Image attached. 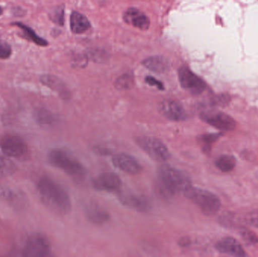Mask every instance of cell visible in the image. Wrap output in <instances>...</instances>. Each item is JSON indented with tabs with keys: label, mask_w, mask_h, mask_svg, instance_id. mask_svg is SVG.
Masks as SVG:
<instances>
[{
	"label": "cell",
	"mask_w": 258,
	"mask_h": 257,
	"mask_svg": "<svg viewBox=\"0 0 258 257\" xmlns=\"http://www.w3.org/2000/svg\"><path fill=\"white\" fill-rule=\"evenodd\" d=\"M218 138V135L216 134H211V135L203 136L201 137V141L203 142V144H205V146H210L216 139Z\"/></svg>",
	"instance_id": "83f0119b"
},
{
	"label": "cell",
	"mask_w": 258,
	"mask_h": 257,
	"mask_svg": "<svg viewBox=\"0 0 258 257\" xmlns=\"http://www.w3.org/2000/svg\"><path fill=\"white\" fill-rule=\"evenodd\" d=\"M236 165V160L232 155H222L215 161V166L222 172H232Z\"/></svg>",
	"instance_id": "7402d4cb"
},
{
	"label": "cell",
	"mask_w": 258,
	"mask_h": 257,
	"mask_svg": "<svg viewBox=\"0 0 258 257\" xmlns=\"http://www.w3.org/2000/svg\"><path fill=\"white\" fill-rule=\"evenodd\" d=\"M215 248L223 254L233 257H250L242 244L233 237H224L215 244Z\"/></svg>",
	"instance_id": "8fae6325"
},
{
	"label": "cell",
	"mask_w": 258,
	"mask_h": 257,
	"mask_svg": "<svg viewBox=\"0 0 258 257\" xmlns=\"http://www.w3.org/2000/svg\"><path fill=\"white\" fill-rule=\"evenodd\" d=\"M3 9H2L1 6H0V15H3Z\"/></svg>",
	"instance_id": "f546056e"
},
{
	"label": "cell",
	"mask_w": 258,
	"mask_h": 257,
	"mask_svg": "<svg viewBox=\"0 0 258 257\" xmlns=\"http://www.w3.org/2000/svg\"><path fill=\"white\" fill-rule=\"evenodd\" d=\"M183 194L185 197L194 202L205 215H215L221 208V202L219 198L209 190L191 186Z\"/></svg>",
	"instance_id": "277c9868"
},
{
	"label": "cell",
	"mask_w": 258,
	"mask_h": 257,
	"mask_svg": "<svg viewBox=\"0 0 258 257\" xmlns=\"http://www.w3.org/2000/svg\"><path fill=\"white\" fill-rule=\"evenodd\" d=\"M6 41L3 40V39H2L1 35H0V48H1V47L3 46V45L6 43Z\"/></svg>",
	"instance_id": "f1b7e54d"
},
{
	"label": "cell",
	"mask_w": 258,
	"mask_h": 257,
	"mask_svg": "<svg viewBox=\"0 0 258 257\" xmlns=\"http://www.w3.org/2000/svg\"><path fill=\"white\" fill-rule=\"evenodd\" d=\"M22 257H57L52 251L51 241L46 235L34 233L26 241Z\"/></svg>",
	"instance_id": "5b68a950"
},
{
	"label": "cell",
	"mask_w": 258,
	"mask_h": 257,
	"mask_svg": "<svg viewBox=\"0 0 258 257\" xmlns=\"http://www.w3.org/2000/svg\"><path fill=\"white\" fill-rule=\"evenodd\" d=\"M241 236H242V240L245 241L246 244L253 245V244H257L258 242V238L257 235L251 232V230L248 229H242L240 232Z\"/></svg>",
	"instance_id": "cb8c5ba5"
},
{
	"label": "cell",
	"mask_w": 258,
	"mask_h": 257,
	"mask_svg": "<svg viewBox=\"0 0 258 257\" xmlns=\"http://www.w3.org/2000/svg\"><path fill=\"white\" fill-rule=\"evenodd\" d=\"M86 218L94 224H103L110 220V216L104 208L96 205H92L86 208Z\"/></svg>",
	"instance_id": "2e32d148"
},
{
	"label": "cell",
	"mask_w": 258,
	"mask_h": 257,
	"mask_svg": "<svg viewBox=\"0 0 258 257\" xmlns=\"http://www.w3.org/2000/svg\"><path fill=\"white\" fill-rule=\"evenodd\" d=\"M245 220L248 224L258 229V210H254L248 213L245 216Z\"/></svg>",
	"instance_id": "484cf974"
},
{
	"label": "cell",
	"mask_w": 258,
	"mask_h": 257,
	"mask_svg": "<svg viewBox=\"0 0 258 257\" xmlns=\"http://www.w3.org/2000/svg\"><path fill=\"white\" fill-rule=\"evenodd\" d=\"M90 27L89 19L83 14L74 12L71 16V29L73 33L81 34L87 31Z\"/></svg>",
	"instance_id": "ac0fdd59"
},
{
	"label": "cell",
	"mask_w": 258,
	"mask_h": 257,
	"mask_svg": "<svg viewBox=\"0 0 258 257\" xmlns=\"http://www.w3.org/2000/svg\"><path fill=\"white\" fill-rule=\"evenodd\" d=\"M12 25L19 27L22 30L23 33H24V38H26L27 40L33 42V43L39 45V46L44 47L48 45V42L43 38L40 37L31 27L20 22L13 23Z\"/></svg>",
	"instance_id": "ffe728a7"
},
{
	"label": "cell",
	"mask_w": 258,
	"mask_h": 257,
	"mask_svg": "<svg viewBox=\"0 0 258 257\" xmlns=\"http://www.w3.org/2000/svg\"><path fill=\"white\" fill-rule=\"evenodd\" d=\"M112 161L116 168L129 175H138L142 169L138 161L128 154H116Z\"/></svg>",
	"instance_id": "5bb4252c"
},
{
	"label": "cell",
	"mask_w": 258,
	"mask_h": 257,
	"mask_svg": "<svg viewBox=\"0 0 258 257\" xmlns=\"http://www.w3.org/2000/svg\"><path fill=\"white\" fill-rule=\"evenodd\" d=\"M143 64L148 68L150 70L154 71L156 72H164L168 67V63L163 57L156 56V57H150L144 60Z\"/></svg>",
	"instance_id": "44dd1931"
},
{
	"label": "cell",
	"mask_w": 258,
	"mask_h": 257,
	"mask_svg": "<svg viewBox=\"0 0 258 257\" xmlns=\"http://www.w3.org/2000/svg\"><path fill=\"white\" fill-rule=\"evenodd\" d=\"M155 191L159 197L168 199L177 193H184L192 186L185 174L169 165H162L159 169Z\"/></svg>",
	"instance_id": "7a4b0ae2"
},
{
	"label": "cell",
	"mask_w": 258,
	"mask_h": 257,
	"mask_svg": "<svg viewBox=\"0 0 258 257\" xmlns=\"http://www.w3.org/2000/svg\"><path fill=\"white\" fill-rule=\"evenodd\" d=\"M178 77L182 88L192 95H200L206 89L204 81L186 66L179 69Z\"/></svg>",
	"instance_id": "ba28073f"
},
{
	"label": "cell",
	"mask_w": 258,
	"mask_h": 257,
	"mask_svg": "<svg viewBox=\"0 0 258 257\" xmlns=\"http://www.w3.org/2000/svg\"><path fill=\"white\" fill-rule=\"evenodd\" d=\"M204 122L221 131H233L236 128V122L233 118L219 111H209L202 113Z\"/></svg>",
	"instance_id": "9c48e42d"
},
{
	"label": "cell",
	"mask_w": 258,
	"mask_h": 257,
	"mask_svg": "<svg viewBox=\"0 0 258 257\" xmlns=\"http://www.w3.org/2000/svg\"><path fill=\"white\" fill-rule=\"evenodd\" d=\"M33 116H34L36 122L44 128L54 126L57 121L56 116L45 109H37L35 110Z\"/></svg>",
	"instance_id": "d6986e66"
},
{
	"label": "cell",
	"mask_w": 258,
	"mask_h": 257,
	"mask_svg": "<svg viewBox=\"0 0 258 257\" xmlns=\"http://www.w3.org/2000/svg\"><path fill=\"white\" fill-rule=\"evenodd\" d=\"M138 146L145 152L152 159L165 161L170 158V152L163 142L150 136H141L135 138Z\"/></svg>",
	"instance_id": "8992f818"
},
{
	"label": "cell",
	"mask_w": 258,
	"mask_h": 257,
	"mask_svg": "<svg viewBox=\"0 0 258 257\" xmlns=\"http://www.w3.org/2000/svg\"><path fill=\"white\" fill-rule=\"evenodd\" d=\"M146 81L150 85L155 86V87L158 88L159 89H161V90H164V85L161 81H158L156 78H153L152 76H147L146 78Z\"/></svg>",
	"instance_id": "4316f807"
},
{
	"label": "cell",
	"mask_w": 258,
	"mask_h": 257,
	"mask_svg": "<svg viewBox=\"0 0 258 257\" xmlns=\"http://www.w3.org/2000/svg\"><path fill=\"white\" fill-rule=\"evenodd\" d=\"M40 81L44 84L54 92H57L59 95L67 98L68 96V91L63 81L52 75H43L40 77Z\"/></svg>",
	"instance_id": "e0dca14e"
},
{
	"label": "cell",
	"mask_w": 258,
	"mask_h": 257,
	"mask_svg": "<svg viewBox=\"0 0 258 257\" xmlns=\"http://www.w3.org/2000/svg\"><path fill=\"white\" fill-rule=\"evenodd\" d=\"M48 161L51 165L63 170L76 181H82L86 175L84 166L68 151L54 149L48 154Z\"/></svg>",
	"instance_id": "3957f363"
},
{
	"label": "cell",
	"mask_w": 258,
	"mask_h": 257,
	"mask_svg": "<svg viewBox=\"0 0 258 257\" xmlns=\"http://www.w3.org/2000/svg\"><path fill=\"white\" fill-rule=\"evenodd\" d=\"M119 200L125 206L133 208L141 213H147L152 208L151 201L144 195L122 194Z\"/></svg>",
	"instance_id": "4fadbf2b"
},
{
	"label": "cell",
	"mask_w": 258,
	"mask_h": 257,
	"mask_svg": "<svg viewBox=\"0 0 258 257\" xmlns=\"http://www.w3.org/2000/svg\"><path fill=\"white\" fill-rule=\"evenodd\" d=\"M123 19L129 25L133 26L140 30H146L150 27V19L148 17L135 8H130L125 11Z\"/></svg>",
	"instance_id": "9a60e30c"
},
{
	"label": "cell",
	"mask_w": 258,
	"mask_h": 257,
	"mask_svg": "<svg viewBox=\"0 0 258 257\" xmlns=\"http://www.w3.org/2000/svg\"><path fill=\"white\" fill-rule=\"evenodd\" d=\"M92 187L98 191L116 192L122 187V181L116 174H101L92 181Z\"/></svg>",
	"instance_id": "30bf717a"
},
{
	"label": "cell",
	"mask_w": 258,
	"mask_h": 257,
	"mask_svg": "<svg viewBox=\"0 0 258 257\" xmlns=\"http://www.w3.org/2000/svg\"><path fill=\"white\" fill-rule=\"evenodd\" d=\"M51 19L58 25H63L64 23V9L62 6L56 8L51 15Z\"/></svg>",
	"instance_id": "d4e9b609"
},
{
	"label": "cell",
	"mask_w": 258,
	"mask_h": 257,
	"mask_svg": "<svg viewBox=\"0 0 258 257\" xmlns=\"http://www.w3.org/2000/svg\"><path fill=\"white\" fill-rule=\"evenodd\" d=\"M134 81L132 77L129 75H124L119 77L116 80V87L119 90H124V89H128L133 86Z\"/></svg>",
	"instance_id": "603a6c76"
},
{
	"label": "cell",
	"mask_w": 258,
	"mask_h": 257,
	"mask_svg": "<svg viewBox=\"0 0 258 257\" xmlns=\"http://www.w3.org/2000/svg\"><path fill=\"white\" fill-rule=\"evenodd\" d=\"M159 113L166 119L172 121L184 120L186 113L183 106L173 100H164L159 105Z\"/></svg>",
	"instance_id": "7c38bea8"
},
{
	"label": "cell",
	"mask_w": 258,
	"mask_h": 257,
	"mask_svg": "<svg viewBox=\"0 0 258 257\" xmlns=\"http://www.w3.org/2000/svg\"><path fill=\"white\" fill-rule=\"evenodd\" d=\"M36 191L42 203L53 212L67 214L71 211V200L69 194L51 178L42 177L38 181Z\"/></svg>",
	"instance_id": "6da1fadb"
},
{
	"label": "cell",
	"mask_w": 258,
	"mask_h": 257,
	"mask_svg": "<svg viewBox=\"0 0 258 257\" xmlns=\"http://www.w3.org/2000/svg\"><path fill=\"white\" fill-rule=\"evenodd\" d=\"M0 148L5 155L17 159H24L28 155V146L22 137L7 134L0 138Z\"/></svg>",
	"instance_id": "52a82bcc"
}]
</instances>
